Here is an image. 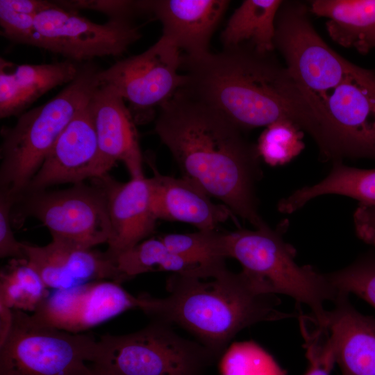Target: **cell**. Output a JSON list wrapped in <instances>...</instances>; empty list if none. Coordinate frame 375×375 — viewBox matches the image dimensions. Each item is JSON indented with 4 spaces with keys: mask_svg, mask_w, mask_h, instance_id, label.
I'll return each instance as SVG.
<instances>
[{
    "mask_svg": "<svg viewBox=\"0 0 375 375\" xmlns=\"http://www.w3.org/2000/svg\"><path fill=\"white\" fill-rule=\"evenodd\" d=\"M87 375H111V374L92 366L91 367L90 372Z\"/></svg>",
    "mask_w": 375,
    "mask_h": 375,
    "instance_id": "cell-36",
    "label": "cell"
},
{
    "mask_svg": "<svg viewBox=\"0 0 375 375\" xmlns=\"http://www.w3.org/2000/svg\"><path fill=\"white\" fill-rule=\"evenodd\" d=\"M90 106L98 142L99 177L119 161L131 178L144 176L137 125L122 97L113 87L101 84L90 99Z\"/></svg>",
    "mask_w": 375,
    "mask_h": 375,
    "instance_id": "cell-14",
    "label": "cell"
},
{
    "mask_svg": "<svg viewBox=\"0 0 375 375\" xmlns=\"http://www.w3.org/2000/svg\"><path fill=\"white\" fill-rule=\"evenodd\" d=\"M113 258L126 281L141 274L161 271L207 278L219 269L201 266L174 253L160 238L144 240Z\"/></svg>",
    "mask_w": 375,
    "mask_h": 375,
    "instance_id": "cell-22",
    "label": "cell"
},
{
    "mask_svg": "<svg viewBox=\"0 0 375 375\" xmlns=\"http://www.w3.org/2000/svg\"><path fill=\"white\" fill-rule=\"evenodd\" d=\"M99 176L98 142L90 101L59 135L25 192Z\"/></svg>",
    "mask_w": 375,
    "mask_h": 375,
    "instance_id": "cell-12",
    "label": "cell"
},
{
    "mask_svg": "<svg viewBox=\"0 0 375 375\" xmlns=\"http://www.w3.org/2000/svg\"><path fill=\"white\" fill-rule=\"evenodd\" d=\"M90 180V185L83 182L65 190L24 193L15 201L21 205V221L35 217L49 229L52 238L82 247L108 243L110 224L106 194L95 179Z\"/></svg>",
    "mask_w": 375,
    "mask_h": 375,
    "instance_id": "cell-8",
    "label": "cell"
},
{
    "mask_svg": "<svg viewBox=\"0 0 375 375\" xmlns=\"http://www.w3.org/2000/svg\"><path fill=\"white\" fill-rule=\"evenodd\" d=\"M226 233L206 230L191 233H171L160 239L174 253L201 266L217 269L226 266Z\"/></svg>",
    "mask_w": 375,
    "mask_h": 375,
    "instance_id": "cell-25",
    "label": "cell"
},
{
    "mask_svg": "<svg viewBox=\"0 0 375 375\" xmlns=\"http://www.w3.org/2000/svg\"><path fill=\"white\" fill-rule=\"evenodd\" d=\"M287 226L284 221L274 229L267 225L226 233L227 257L239 261L242 270L262 282L270 293L285 294L308 306L315 322L324 326L328 312L324 303H333L339 293L326 274L296 262L295 249L283 237Z\"/></svg>",
    "mask_w": 375,
    "mask_h": 375,
    "instance_id": "cell-5",
    "label": "cell"
},
{
    "mask_svg": "<svg viewBox=\"0 0 375 375\" xmlns=\"http://www.w3.org/2000/svg\"><path fill=\"white\" fill-rule=\"evenodd\" d=\"M272 53L242 46L199 57L183 53L180 69L185 82L181 90L243 131L288 120L318 145L319 119L290 70Z\"/></svg>",
    "mask_w": 375,
    "mask_h": 375,
    "instance_id": "cell-2",
    "label": "cell"
},
{
    "mask_svg": "<svg viewBox=\"0 0 375 375\" xmlns=\"http://www.w3.org/2000/svg\"><path fill=\"white\" fill-rule=\"evenodd\" d=\"M308 367L303 375H330L335 358L332 342L327 330L317 327L312 331H301Z\"/></svg>",
    "mask_w": 375,
    "mask_h": 375,
    "instance_id": "cell-30",
    "label": "cell"
},
{
    "mask_svg": "<svg viewBox=\"0 0 375 375\" xmlns=\"http://www.w3.org/2000/svg\"><path fill=\"white\" fill-rule=\"evenodd\" d=\"M181 56L179 49L160 37L142 53L101 69L99 81L122 97L136 125L145 124L183 87L185 76L178 72Z\"/></svg>",
    "mask_w": 375,
    "mask_h": 375,
    "instance_id": "cell-9",
    "label": "cell"
},
{
    "mask_svg": "<svg viewBox=\"0 0 375 375\" xmlns=\"http://www.w3.org/2000/svg\"><path fill=\"white\" fill-rule=\"evenodd\" d=\"M11 328L0 344V375H87L98 340L35 322L12 310Z\"/></svg>",
    "mask_w": 375,
    "mask_h": 375,
    "instance_id": "cell-7",
    "label": "cell"
},
{
    "mask_svg": "<svg viewBox=\"0 0 375 375\" xmlns=\"http://www.w3.org/2000/svg\"><path fill=\"white\" fill-rule=\"evenodd\" d=\"M59 7L78 12L92 10L106 15L109 19L133 21L139 15L147 14L145 1L76 0L53 1Z\"/></svg>",
    "mask_w": 375,
    "mask_h": 375,
    "instance_id": "cell-31",
    "label": "cell"
},
{
    "mask_svg": "<svg viewBox=\"0 0 375 375\" xmlns=\"http://www.w3.org/2000/svg\"><path fill=\"white\" fill-rule=\"evenodd\" d=\"M283 1H243L221 33L223 49L244 46L261 53H272L276 17Z\"/></svg>",
    "mask_w": 375,
    "mask_h": 375,
    "instance_id": "cell-21",
    "label": "cell"
},
{
    "mask_svg": "<svg viewBox=\"0 0 375 375\" xmlns=\"http://www.w3.org/2000/svg\"><path fill=\"white\" fill-rule=\"evenodd\" d=\"M218 358L172 324L151 319L137 332L101 336L92 366L111 375H201Z\"/></svg>",
    "mask_w": 375,
    "mask_h": 375,
    "instance_id": "cell-6",
    "label": "cell"
},
{
    "mask_svg": "<svg viewBox=\"0 0 375 375\" xmlns=\"http://www.w3.org/2000/svg\"><path fill=\"white\" fill-rule=\"evenodd\" d=\"M166 289L163 298L139 295L138 308L151 319L188 331L218 358L244 328L294 317L280 311L278 296L244 270L234 273L225 267L207 278L172 274Z\"/></svg>",
    "mask_w": 375,
    "mask_h": 375,
    "instance_id": "cell-3",
    "label": "cell"
},
{
    "mask_svg": "<svg viewBox=\"0 0 375 375\" xmlns=\"http://www.w3.org/2000/svg\"><path fill=\"white\" fill-rule=\"evenodd\" d=\"M220 371L222 375H287L271 355L253 342L231 346L222 358Z\"/></svg>",
    "mask_w": 375,
    "mask_h": 375,
    "instance_id": "cell-28",
    "label": "cell"
},
{
    "mask_svg": "<svg viewBox=\"0 0 375 375\" xmlns=\"http://www.w3.org/2000/svg\"><path fill=\"white\" fill-rule=\"evenodd\" d=\"M48 288L26 259H10L0 272V303L34 312L49 296Z\"/></svg>",
    "mask_w": 375,
    "mask_h": 375,
    "instance_id": "cell-24",
    "label": "cell"
},
{
    "mask_svg": "<svg viewBox=\"0 0 375 375\" xmlns=\"http://www.w3.org/2000/svg\"><path fill=\"white\" fill-rule=\"evenodd\" d=\"M310 12L329 19L328 34L344 47L353 35L375 24V0H315Z\"/></svg>",
    "mask_w": 375,
    "mask_h": 375,
    "instance_id": "cell-23",
    "label": "cell"
},
{
    "mask_svg": "<svg viewBox=\"0 0 375 375\" xmlns=\"http://www.w3.org/2000/svg\"><path fill=\"white\" fill-rule=\"evenodd\" d=\"M95 179L104 189L108 202L110 237L106 251L113 258L150 235L158 220L153 209L149 178L119 182L108 174Z\"/></svg>",
    "mask_w": 375,
    "mask_h": 375,
    "instance_id": "cell-15",
    "label": "cell"
},
{
    "mask_svg": "<svg viewBox=\"0 0 375 375\" xmlns=\"http://www.w3.org/2000/svg\"><path fill=\"white\" fill-rule=\"evenodd\" d=\"M22 244L26 260L48 288L63 290L101 280L126 281L106 251L53 238L44 246Z\"/></svg>",
    "mask_w": 375,
    "mask_h": 375,
    "instance_id": "cell-13",
    "label": "cell"
},
{
    "mask_svg": "<svg viewBox=\"0 0 375 375\" xmlns=\"http://www.w3.org/2000/svg\"><path fill=\"white\" fill-rule=\"evenodd\" d=\"M353 47L360 53L375 49V24L362 30L349 39L345 47Z\"/></svg>",
    "mask_w": 375,
    "mask_h": 375,
    "instance_id": "cell-34",
    "label": "cell"
},
{
    "mask_svg": "<svg viewBox=\"0 0 375 375\" xmlns=\"http://www.w3.org/2000/svg\"><path fill=\"white\" fill-rule=\"evenodd\" d=\"M53 6V1L1 0V35L14 43L28 45L36 17Z\"/></svg>",
    "mask_w": 375,
    "mask_h": 375,
    "instance_id": "cell-27",
    "label": "cell"
},
{
    "mask_svg": "<svg viewBox=\"0 0 375 375\" xmlns=\"http://www.w3.org/2000/svg\"><path fill=\"white\" fill-rule=\"evenodd\" d=\"M154 130L183 177L256 228L268 225L255 190L262 177L260 157L242 129L180 89L159 108Z\"/></svg>",
    "mask_w": 375,
    "mask_h": 375,
    "instance_id": "cell-1",
    "label": "cell"
},
{
    "mask_svg": "<svg viewBox=\"0 0 375 375\" xmlns=\"http://www.w3.org/2000/svg\"><path fill=\"white\" fill-rule=\"evenodd\" d=\"M153 176L149 178L152 206L157 219L188 223L200 231L215 230L232 217L224 204L214 203L199 186L182 178L161 174L151 160Z\"/></svg>",
    "mask_w": 375,
    "mask_h": 375,
    "instance_id": "cell-17",
    "label": "cell"
},
{
    "mask_svg": "<svg viewBox=\"0 0 375 375\" xmlns=\"http://www.w3.org/2000/svg\"><path fill=\"white\" fill-rule=\"evenodd\" d=\"M16 198L6 192L0 193V257L26 259L22 242L17 241L12 229L11 212Z\"/></svg>",
    "mask_w": 375,
    "mask_h": 375,
    "instance_id": "cell-32",
    "label": "cell"
},
{
    "mask_svg": "<svg viewBox=\"0 0 375 375\" xmlns=\"http://www.w3.org/2000/svg\"><path fill=\"white\" fill-rule=\"evenodd\" d=\"M326 276L338 293L354 294L375 308V252H367Z\"/></svg>",
    "mask_w": 375,
    "mask_h": 375,
    "instance_id": "cell-29",
    "label": "cell"
},
{
    "mask_svg": "<svg viewBox=\"0 0 375 375\" xmlns=\"http://www.w3.org/2000/svg\"><path fill=\"white\" fill-rule=\"evenodd\" d=\"M325 194L346 196L360 205H375V168L360 169L333 162L330 173L319 182L295 190L277 205L278 210L291 214L310 200Z\"/></svg>",
    "mask_w": 375,
    "mask_h": 375,
    "instance_id": "cell-20",
    "label": "cell"
},
{
    "mask_svg": "<svg viewBox=\"0 0 375 375\" xmlns=\"http://www.w3.org/2000/svg\"><path fill=\"white\" fill-rule=\"evenodd\" d=\"M101 69L92 61L83 62L58 94L1 129V191L16 198L25 192L59 135L101 85Z\"/></svg>",
    "mask_w": 375,
    "mask_h": 375,
    "instance_id": "cell-4",
    "label": "cell"
},
{
    "mask_svg": "<svg viewBox=\"0 0 375 375\" xmlns=\"http://www.w3.org/2000/svg\"><path fill=\"white\" fill-rule=\"evenodd\" d=\"M324 327L342 375H375V317L358 311L340 293Z\"/></svg>",
    "mask_w": 375,
    "mask_h": 375,
    "instance_id": "cell-18",
    "label": "cell"
},
{
    "mask_svg": "<svg viewBox=\"0 0 375 375\" xmlns=\"http://www.w3.org/2000/svg\"><path fill=\"white\" fill-rule=\"evenodd\" d=\"M12 310L0 303V344L6 340L12 324Z\"/></svg>",
    "mask_w": 375,
    "mask_h": 375,
    "instance_id": "cell-35",
    "label": "cell"
},
{
    "mask_svg": "<svg viewBox=\"0 0 375 375\" xmlns=\"http://www.w3.org/2000/svg\"><path fill=\"white\" fill-rule=\"evenodd\" d=\"M140 38V27L133 21L108 19L98 24L54 3L36 17L28 45L81 63L122 56Z\"/></svg>",
    "mask_w": 375,
    "mask_h": 375,
    "instance_id": "cell-10",
    "label": "cell"
},
{
    "mask_svg": "<svg viewBox=\"0 0 375 375\" xmlns=\"http://www.w3.org/2000/svg\"><path fill=\"white\" fill-rule=\"evenodd\" d=\"M231 1L227 0H146L148 14L160 21L162 38L183 54L199 57L210 43Z\"/></svg>",
    "mask_w": 375,
    "mask_h": 375,
    "instance_id": "cell-16",
    "label": "cell"
},
{
    "mask_svg": "<svg viewBox=\"0 0 375 375\" xmlns=\"http://www.w3.org/2000/svg\"><path fill=\"white\" fill-rule=\"evenodd\" d=\"M303 131L292 122L278 120L267 126L256 144L260 158L272 167L288 163L304 149Z\"/></svg>",
    "mask_w": 375,
    "mask_h": 375,
    "instance_id": "cell-26",
    "label": "cell"
},
{
    "mask_svg": "<svg viewBox=\"0 0 375 375\" xmlns=\"http://www.w3.org/2000/svg\"><path fill=\"white\" fill-rule=\"evenodd\" d=\"M83 62L16 64L0 58V117L19 116L51 89L69 83Z\"/></svg>",
    "mask_w": 375,
    "mask_h": 375,
    "instance_id": "cell-19",
    "label": "cell"
},
{
    "mask_svg": "<svg viewBox=\"0 0 375 375\" xmlns=\"http://www.w3.org/2000/svg\"><path fill=\"white\" fill-rule=\"evenodd\" d=\"M353 222L357 235L375 246V205H359L353 215Z\"/></svg>",
    "mask_w": 375,
    "mask_h": 375,
    "instance_id": "cell-33",
    "label": "cell"
},
{
    "mask_svg": "<svg viewBox=\"0 0 375 375\" xmlns=\"http://www.w3.org/2000/svg\"><path fill=\"white\" fill-rule=\"evenodd\" d=\"M138 297L128 292L121 283L94 281L55 290L31 315L40 324L83 333L129 309L138 308Z\"/></svg>",
    "mask_w": 375,
    "mask_h": 375,
    "instance_id": "cell-11",
    "label": "cell"
}]
</instances>
